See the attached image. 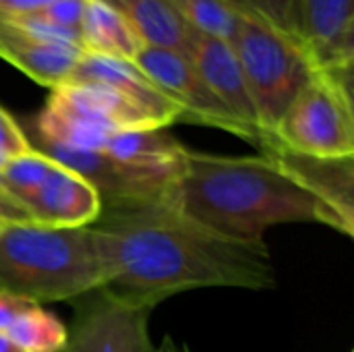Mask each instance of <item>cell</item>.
Masks as SVG:
<instances>
[{
	"label": "cell",
	"instance_id": "obj_1",
	"mask_svg": "<svg viewBox=\"0 0 354 352\" xmlns=\"http://www.w3.org/2000/svg\"><path fill=\"white\" fill-rule=\"evenodd\" d=\"M89 230L102 290L131 305L153 309L185 290H263L276 284L266 241L220 237L170 201L104 207Z\"/></svg>",
	"mask_w": 354,
	"mask_h": 352
},
{
	"label": "cell",
	"instance_id": "obj_2",
	"mask_svg": "<svg viewBox=\"0 0 354 352\" xmlns=\"http://www.w3.org/2000/svg\"><path fill=\"white\" fill-rule=\"evenodd\" d=\"M183 214L232 241H263L268 228L315 222L348 237L342 220L261 156H214L187 149L168 197Z\"/></svg>",
	"mask_w": 354,
	"mask_h": 352
},
{
	"label": "cell",
	"instance_id": "obj_3",
	"mask_svg": "<svg viewBox=\"0 0 354 352\" xmlns=\"http://www.w3.org/2000/svg\"><path fill=\"white\" fill-rule=\"evenodd\" d=\"M97 288L102 272L89 226L0 224V290L39 305L77 301Z\"/></svg>",
	"mask_w": 354,
	"mask_h": 352
},
{
	"label": "cell",
	"instance_id": "obj_4",
	"mask_svg": "<svg viewBox=\"0 0 354 352\" xmlns=\"http://www.w3.org/2000/svg\"><path fill=\"white\" fill-rule=\"evenodd\" d=\"M234 15L236 29L230 44L255 106L266 151L276 145V129L295 95L315 73V66L295 35L247 8L234 6Z\"/></svg>",
	"mask_w": 354,
	"mask_h": 352
},
{
	"label": "cell",
	"instance_id": "obj_5",
	"mask_svg": "<svg viewBox=\"0 0 354 352\" xmlns=\"http://www.w3.org/2000/svg\"><path fill=\"white\" fill-rule=\"evenodd\" d=\"M353 71H315L286 108L276 145L315 158L354 156Z\"/></svg>",
	"mask_w": 354,
	"mask_h": 352
},
{
	"label": "cell",
	"instance_id": "obj_6",
	"mask_svg": "<svg viewBox=\"0 0 354 352\" xmlns=\"http://www.w3.org/2000/svg\"><path fill=\"white\" fill-rule=\"evenodd\" d=\"M35 149L87 180L97 191L102 210L168 201L183 166V160L176 164L122 162L102 151L71 149L46 141H37Z\"/></svg>",
	"mask_w": 354,
	"mask_h": 352
},
{
	"label": "cell",
	"instance_id": "obj_7",
	"mask_svg": "<svg viewBox=\"0 0 354 352\" xmlns=\"http://www.w3.org/2000/svg\"><path fill=\"white\" fill-rule=\"evenodd\" d=\"M149 307L124 303L97 288L77 299V315L62 352H156Z\"/></svg>",
	"mask_w": 354,
	"mask_h": 352
},
{
	"label": "cell",
	"instance_id": "obj_8",
	"mask_svg": "<svg viewBox=\"0 0 354 352\" xmlns=\"http://www.w3.org/2000/svg\"><path fill=\"white\" fill-rule=\"evenodd\" d=\"M135 64L180 108V122L222 129L257 145V139L212 93L187 54L145 46L137 54Z\"/></svg>",
	"mask_w": 354,
	"mask_h": 352
},
{
	"label": "cell",
	"instance_id": "obj_9",
	"mask_svg": "<svg viewBox=\"0 0 354 352\" xmlns=\"http://www.w3.org/2000/svg\"><path fill=\"white\" fill-rule=\"evenodd\" d=\"M295 35L315 71H353V0H297Z\"/></svg>",
	"mask_w": 354,
	"mask_h": 352
},
{
	"label": "cell",
	"instance_id": "obj_10",
	"mask_svg": "<svg viewBox=\"0 0 354 352\" xmlns=\"http://www.w3.org/2000/svg\"><path fill=\"white\" fill-rule=\"evenodd\" d=\"M187 56L191 58L193 66L212 89V93L257 139V147L263 149V137L259 133L255 106L232 44L191 29Z\"/></svg>",
	"mask_w": 354,
	"mask_h": 352
},
{
	"label": "cell",
	"instance_id": "obj_11",
	"mask_svg": "<svg viewBox=\"0 0 354 352\" xmlns=\"http://www.w3.org/2000/svg\"><path fill=\"white\" fill-rule=\"evenodd\" d=\"M301 189L311 193L344 224L354 237V156L315 158L274 145L263 151Z\"/></svg>",
	"mask_w": 354,
	"mask_h": 352
},
{
	"label": "cell",
	"instance_id": "obj_12",
	"mask_svg": "<svg viewBox=\"0 0 354 352\" xmlns=\"http://www.w3.org/2000/svg\"><path fill=\"white\" fill-rule=\"evenodd\" d=\"M31 222L54 228H87L102 214L97 191L54 160L39 189L23 203Z\"/></svg>",
	"mask_w": 354,
	"mask_h": 352
},
{
	"label": "cell",
	"instance_id": "obj_13",
	"mask_svg": "<svg viewBox=\"0 0 354 352\" xmlns=\"http://www.w3.org/2000/svg\"><path fill=\"white\" fill-rule=\"evenodd\" d=\"M68 81H93L116 89L139 108H143L162 129L180 122L183 118L180 108L133 60L85 52Z\"/></svg>",
	"mask_w": 354,
	"mask_h": 352
},
{
	"label": "cell",
	"instance_id": "obj_14",
	"mask_svg": "<svg viewBox=\"0 0 354 352\" xmlns=\"http://www.w3.org/2000/svg\"><path fill=\"white\" fill-rule=\"evenodd\" d=\"M83 54L79 46L35 37L0 17V58L44 87L68 81Z\"/></svg>",
	"mask_w": 354,
	"mask_h": 352
},
{
	"label": "cell",
	"instance_id": "obj_15",
	"mask_svg": "<svg viewBox=\"0 0 354 352\" xmlns=\"http://www.w3.org/2000/svg\"><path fill=\"white\" fill-rule=\"evenodd\" d=\"M79 37H81L83 52L87 54L133 60V62L137 54L145 48L143 39L133 29V25L104 0L85 2Z\"/></svg>",
	"mask_w": 354,
	"mask_h": 352
},
{
	"label": "cell",
	"instance_id": "obj_16",
	"mask_svg": "<svg viewBox=\"0 0 354 352\" xmlns=\"http://www.w3.org/2000/svg\"><path fill=\"white\" fill-rule=\"evenodd\" d=\"M120 12L139 33L145 46L187 54L191 27L168 0H104Z\"/></svg>",
	"mask_w": 354,
	"mask_h": 352
},
{
	"label": "cell",
	"instance_id": "obj_17",
	"mask_svg": "<svg viewBox=\"0 0 354 352\" xmlns=\"http://www.w3.org/2000/svg\"><path fill=\"white\" fill-rule=\"evenodd\" d=\"M187 147L164 129H141L114 133L104 154L135 164H176Z\"/></svg>",
	"mask_w": 354,
	"mask_h": 352
},
{
	"label": "cell",
	"instance_id": "obj_18",
	"mask_svg": "<svg viewBox=\"0 0 354 352\" xmlns=\"http://www.w3.org/2000/svg\"><path fill=\"white\" fill-rule=\"evenodd\" d=\"M6 334L23 352H62L68 340L66 326L37 303L27 307Z\"/></svg>",
	"mask_w": 354,
	"mask_h": 352
},
{
	"label": "cell",
	"instance_id": "obj_19",
	"mask_svg": "<svg viewBox=\"0 0 354 352\" xmlns=\"http://www.w3.org/2000/svg\"><path fill=\"white\" fill-rule=\"evenodd\" d=\"M178 17L197 33L232 41L236 29L234 6L226 0H168Z\"/></svg>",
	"mask_w": 354,
	"mask_h": 352
},
{
	"label": "cell",
	"instance_id": "obj_20",
	"mask_svg": "<svg viewBox=\"0 0 354 352\" xmlns=\"http://www.w3.org/2000/svg\"><path fill=\"white\" fill-rule=\"evenodd\" d=\"M52 166H54V160L37 151L35 147L27 154L6 160L4 168L0 170L6 193L23 207V203L39 189V185L44 183Z\"/></svg>",
	"mask_w": 354,
	"mask_h": 352
},
{
	"label": "cell",
	"instance_id": "obj_21",
	"mask_svg": "<svg viewBox=\"0 0 354 352\" xmlns=\"http://www.w3.org/2000/svg\"><path fill=\"white\" fill-rule=\"evenodd\" d=\"M234 6L247 8L274 27L295 35V19H297V0H226ZM297 37V35H295Z\"/></svg>",
	"mask_w": 354,
	"mask_h": 352
},
{
	"label": "cell",
	"instance_id": "obj_22",
	"mask_svg": "<svg viewBox=\"0 0 354 352\" xmlns=\"http://www.w3.org/2000/svg\"><path fill=\"white\" fill-rule=\"evenodd\" d=\"M85 2L87 0H56L50 6H46L44 10H39V12H35L31 17H37V19L46 21L52 27H58L62 31L79 35Z\"/></svg>",
	"mask_w": 354,
	"mask_h": 352
},
{
	"label": "cell",
	"instance_id": "obj_23",
	"mask_svg": "<svg viewBox=\"0 0 354 352\" xmlns=\"http://www.w3.org/2000/svg\"><path fill=\"white\" fill-rule=\"evenodd\" d=\"M33 145L23 133V129L17 124V120L0 106V156L6 160L17 158L21 154L31 151Z\"/></svg>",
	"mask_w": 354,
	"mask_h": 352
},
{
	"label": "cell",
	"instance_id": "obj_24",
	"mask_svg": "<svg viewBox=\"0 0 354 352\" xmlns=\"http://www.w3.org/2000/svg\"><path fill=\"white\" fill-rule=\"evenodd\" d=\"M31 305L35 303L29 299L12 295L8 290H0V332H6L17 322V317Z\"/></svg>",
	"mask_w": 354,
	"mask_h": 352
},
{
	"label": "cell",
	"instance_id": "obj_25",
	"mask_svg": "<svg viewBox=\"0 0 354 352\" xmlns=\"http://www.w3.org/2000/svg\"><path fill=\"white\" fill-rule=\"evenodd\" d=\"M56 0H0V15L2 17H25L35 15L50 6Z\"/></svg>",
	"mask_w": 354,
	"mask_h": 352
},
{
	"label": "cell",
	"instance_id": "obj_26",
	"mask_svg": "<svg viewBox=\"0 0 354 352\" xmlns=\"http://www.w3.org/2000/svg\"><path fill=\"white\" fill-rule=\"evenodd\" d=\"M10 222H31V220L25 214V210L19 207L17 203H0V224H10Z\"/></svg>",
	"mask_w": 354,
	"mask_h": 352
},
{
	"label": "cell",
	"instance_id": "obj_27",
	"mask_svg": "<svg viewBox=\"0 0 354 352\" xmlns=\"http://www.w3.org/2000/svg\"><path fill=\"white\" fill-rule=\"evenodd\" d=\"M156 352H191L187 346L178 344L176 340H172V336H164V340L160 342V346L156 349Z\"/></svg>",
	"mask_w": 354,
	"mask_h": 352
},
{
	"label": "cell",
	"instance_id": "obj_28",
	"mask_svg": "<svg viewBox=\"0 0 354 352\" xmlns=\"http://www.w3.org/2000/svg\"><path fill=\"white\" fill-rule=\"evenodd\" d=\"M0 352H23L6 332H0Z\"/></svg>",
	"mask_w": 354,
	"mask_h": 352
},
{
	"label": "cell",
	"instance_id": "obj_29",
	"mask_svg": "<svg viewBox=\"0 0 354 352\" xmlns=\"http://www.w3.org/2000/svg\"><path fill=\"white\" fill-rule=\"evenodd\" d=\"M4 164H6V158H4V156H0V170L4 168Z\"/></svg>",
	"mask_w": 354,
	"mask_h": 352
}]
</instances>
